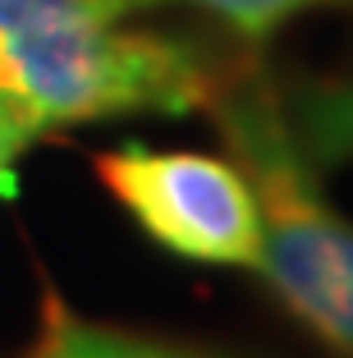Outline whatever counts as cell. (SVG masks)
<instances>
[{"instance_id":"277c9868","label":"cell","mask_w":353,"mask_h":358,"mask_svg":"<svg viewBox=\"0 0 353 358\" xmlns=\"http://www.w3.org/2000/svg\"><path fill=\"white\" fill-rule=\"evenodd\" d=\"M19 358H229V354L143 336V331H124V327H106L92 317H78L64 299L46 294L37 336Z\"/></svg>"},{"instance_id":"6da1fadb","label":"cell","mask_w":353,"mask_h":358,"mask_svg":"<svg viewBox=\"0 0 353 358\" xmlns=\"http://www.w3.org/2000/svg\"><path fill=\"white\" fill-rule=\"evenodd\" d=\"M115 0H0V87L37 129L193 115L220 96L193 42L129 28Z\"/></svg>"},{"instance_id":"3957f363","label":"cell","mask_w":353,"mask_h":358,"mask_svg":"<svg viewBox=\"0 0 353 358\" xmlns=\"http://www.w3.org/2000/svg\"><path fill=\"white\" fill-rule=\"evenodd\" d=\"M92 170L156 248L202 266L261 271L266 225L239 161L124 143L96 152Z\"/></svg>"},{"instance_id":"52a82bcc","label":"cell","mask_w":353,"mask_h":358,"mask_svg":"<svg viewBox=\"0 0 353 358\" xmlns=\"http://www.w3.org/2000/svg\"><path fill=\"white\" fill-rule=\"evenodd\" d=\"M37 134H42L37 120H32L28 110L0 87V184H5V175L14 170V161L32 148V138H37Z\"/></svg>"},{"instance_id":"8992f818","label":"cell","mask_w":353,"mask_h":358,"mask_svg":"<svg viewBox=\"0 0 353 358\" xmlns=\"http://www.w3.org/2000/svg\"><path fill=\"white\" fill-rule=\"evenodd\" d=\"M124 14L138 10H156V5H193V10L220 19L225 28H234L243 42H266L294 14L308 10H326V5H353V0H115Z\"/></svg>"},{"instance_id":"7a4b0ae2","label":"cell","mask_w":353,"mask_h":358,"mask_svg":"<svg viewBox=\"0 0 353 358\" xmlns=\"http://www.w3.org/2000/svg\"><path fill=\"white\" fill-rule=\"evenodd\" d=\"M211 106L261 202L266 257L257 275H266L298 322L353 358V221L322 193L284 124L280 96L261 78L220 92Z\"/></svg>"},{"instance_id":"5b68a950","label":"cell","mask_w":353,"mask_h":358,"mask_svg":"<svg viewBox=\"0 0 353 358\" xmlns=\"http://www.w3.org/2000/svg\"><path fill=\"white\" fill-rule=\"evenodd\" d=\"M280 106L284 124L312 170L340 166L353 157V78L298 83Z\"/></svg>"}]
</instances>
